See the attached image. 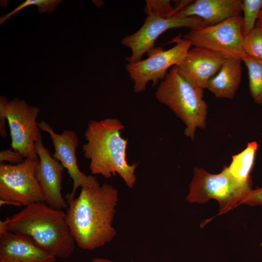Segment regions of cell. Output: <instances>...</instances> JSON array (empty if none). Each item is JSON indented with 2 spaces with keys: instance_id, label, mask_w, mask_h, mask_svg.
<instances>
[{
  "instance_id": "1",
  "label": "cell",
  "mask_w": 262,
  "mask_h": 262,
  "mask_svg": "<svg viewBox=\"0 0 262 262\" xmlns=\"http://www.w3.org/2000/svg\"><path fill=\"white\" fill-rule=\"evenodd\" d=\"M67 223L76 244L93 250L104 246L116 236L112 222L118 199L117 190L104 183L82 187L78 196L66 198Z\"/></svg>"
},
{
  "instance_id": "2",
  "label": "cell",
  "mask_w": 262,
  "mask_h": 262,
  "mask_svg": "<svg viewBox=\"0 0 262 262\" xmlns=\"http://www.w3.org/2000/svg\"><path fill=\"white\" fill-rule=\"evenodd\" d=\"M0 228L28 238L56 258L69 257L75 248L76 243L66 213L49 206L44 201L30 204L1 221Z\"/></svg>"
},
{
  "instance_id": "3",
  "label": "cell",
  "mask_w": 262,
  "mask_h": 262,
  "mask_svg": "<svg viewBox=\"0 0 262 262\" xmlns=\"http://www.w3.org/2000/svg\"><path fill=\"white\" fill-rule=\"evenodd\" d=\"M124 126L115 118L90 120L84 132L86 142L82 146L85 158L90 160L93 174L106 179L118 174L129 188L136 181L135 171L138 164L127 160L128 140L121 135Z\"/></svg>"
},
{
  "instance_id": "4",
  "label": "cell",
  "mask_w": 262,
  "mask_h": 262,
  "mask_svg": "<svg viewBox=\"0 0 262 262\" xmlns=\"http://www.w3.org/2000/svg\"><path fill=\"white\" fill-rule=\"evenodd\" d=\"M203 90L187 81L174 66L155 93L156 99L182 121L185 126L184 134L192 140L197 129L206 127L208 105L203 98Z\"/></svg>"
},
{
  "instance_id": "5",
  "label": "cell",
  "mask_w": 262,
  "mask_h": 262,
  "mask_svg": "<svg viewBox=\"0 0 262 262\" xmlns=\"http://www.w3.org/2000/svg\"><path fill=\"white\" fill-rule=\"evenodd\" d=\"M252 189V180L236 179L227 166L218 174L195 167L186 199L190 203L199 204L214 199L219 203L218 215H221L243 204Z\"/></svg>"
},
{
  "instance_id": "6",
  "label": "cell",
  "mask_w": 262,
  "mask_h": 262,
  "mask_svg": "<svg viewBox=\"0 0 262 262\" xmlns=\"http://www.w3.org/2000/svg\"><path fill=\"white\" fill-rule=\"evenodd\" d=\"M38 159L25 158L15 164H0V203L17 207L44 201L35 175Z\"/></svg>"
},
{
  "instance_id": "7",
  "label": "cell",
  "mask_w": 262,
  "mask_h": 262,
  "mask_svg": "<svg viewBox=\"0 0 262 262\" xmlns=\"http://www.w3.org/2000/svg\"><path fill=\"white\" fill-rule=\"evenodd\" d=\"M39 113V107L29 105L24 100L17 98L8 101L0 97V116L8 122L11 148L24 158L39 159L35 143L41 132L36 121Z\"/></svg>"
},
{
  "instance_id": "8",
  "label": "cell",
  "mask_w": 262,
  "mask_h": 262,
  "mask_svg": "<svg viewBox=\"0 0 262 262\" xmlns=\"http://www.w3.org/2000/svg\"><path fill=\"white\" fill-rule=\"evenodd\" d=\"M174 40L176 44L171 48L164 50L161 47L154 48L147 53V59L126 65L135 93L144 91L150 82L153 86L157 85L160 80L164 79L169 68L178 66L184 59L192 46L191 42L179 37Z\"/></svg>"
},
{
  "instance_id": "9",
  "label": "cell",
  "mask_w": 262,
  "mask_h": 262,
  "mask_svg": "<svg viewBox=\"0 0 262 262\" xmlns=\"http://www.w3.org/2000/svg\"><path fill=\"white\" fill-rule=\"evenodd\" d=\"M243 17H232L213 25L190 29L183 38L192 46L218 52L227 58L242 59L246 55L243 48Z\"/></svg>"
},
{
  "instance_id": "10",
  "label": "cell",
  "mask_w": 262,
  "mask_h": 262,
  "mask_svg": "<svg viewBox=\"0 0 262 262\" xmlns=\"http://www.w3.org/2000/svg\"><path fill=\"white\" fill-rule=\"evenodd\" d=\"M147 16L142 27L135 33L125 36L122 44L131 51L130 56L126 58L128 63L142 60L146 53L154 48L156 39L166 31L173 28H189L190 29L208 26L202 19L196 16L181 17L173 16L164 18L152 13Z\"/></svg>"
},
{
  "instance_id": "11",
  "label": "cell",
  "mask_w": 262,
  "mask_h": 262,
  "mask_svg": "<svg viewBox=\"0 0 262 262\" xmlns=\"http://www.w3.org/2000/svg\"><path fill=\"white\" fill-rule=\"evenodd\" d=\"M37 125L41 131L49 134L54 148L52 156L61 163L73 180L72 191L66 195L65 198H73L79 187L100 185L96 177L86 175L78 167L76 150L79 139L74 131L64 130L61 134H58L44 120L38 122Z\"/></svg>"
},
{
  "instance_id": "12",
  "label": "cell",
  "mask_w": 262,
  "mask_h": 262,
  "mask_svg": "<svg viewBox=\"0 0 262 262\" xmlns=\"http://www.w3.org/2000/svg\"><path fill=\"white\" fill-rule=\"evenodd\" d=\"M35 149L39 158L35 175L42 190L44 202L55 209H66L68 204L62 194L65 168L44 146L41 132L35 143Z\"/></svg>"
},
{
  "instance_id": "13",
  "label": "cell",
  "mask_w": 262,
  "mask_h": 262,
  "mask_svg": "<svg viewBox=\"0 0 262 262\" xmlns=\"http://www.w3.org/2000/svg\"><path fill=\"white\" fill-rule=\"evenodd\" d=\"M227 57L206 48H190L182 61L175 66L179 74L194 86L204 89L217 73Z\"/></svg>"
},
{
  "instance_id": "14",
  "label": "cell",
  "mask_w": 262,
  "mask_h": 262,
  "mask_svg": "<svg viewBox=\"0 0 262 262\" xmlns=\"http://www.w3.org/2000/svg\"><path fill=\"white\" fill-rule=\"evenodd\" d=\"M28 238L0 228V262H55Z\"/></svg>"
},
{
  "instance_id": "15",
  "label": "cell",
  "mask_w": 262,
  "mask_h": 262,
  "mask_svg": "<svg viewBox=\"0 0 262 262\" xmlns=\"http://www.w3.org/2000/svg\"><path fill=\"white\" fill-rule=\"evenodd\" d=\"M242 13V1L240 0H196L174 16L198 17L210 26L232 17L241 16Z\"/></svg>"
},
{
  "instance_id": "16",
  "label": "cell",
  "mask_w": 262,
  "mask_h": 262,
  "mask_svg": "<svg viewBox=\"0 0 262 262\" xmlns=\"http://www.w3.org/2000/svg\"><path fill=\"white\" fill-rule=\"evenodd\" d=\"M242 61L235 58H227L206 88L217 98L232 99L241 81Z\"/></svg>"
},
{
  "instance_id": "17",
  "label": "cell",
  "mask_w": 262,
  "mask_h": 262,
  "mask_svg": "<svg viewBox=\"0 0 262 262\" xmlns=\"http://www.w3.org/2000/svg\"><path fill=\"white\" fill-rule=\"evenodd\" d=\"M258 149V143L252 141L247 143L243 151L232 156L231 162L228 167L235 178L244 181L252 180L250 174Z\"/></svg>"
},
{
  "instance_id": "18",
  "label": "cell",
  "mask_w": 262,
  "mask_h": 262,
  "mask_svg": "<svg viewBox=\"0 0 262 262\" xmlns=\"http://www.w3.org/2000/svg\"><path fill=\"white\" fill-rule=\"evenodd\" d=\"M242 61L247 69L251 96L255 103L262 105V61L246 55Z\"/></svg>"
},
{
  "instance_id": "19",
  "label": "cell",
  "mask_w": 262,
  "mask_h": 262,
  "mask_svg": "<svg viewBox=\"0 0 262 262\" xmlns=\"http://www.w3.org/2000/svg\"><path fill=\"white\" fill-rule=\"evenodd\" d=\"M262 8V0H244L242 1V33L246 36L256 26L257 19Z\"/></svg>"
},
{
  "instance_id": "20",
  "label": "cell",
  "mask_w": 262,
  "mask_h": 262,
  "mask_svg": "<svg viewBox=\"0 0 262 262\" xmlns=\"http://www.w3.org/2000/svg\"><path fill=\"white\" fill-rule=\"evenodd\" d=\"M243 48L246 55L262 61V28L258 26L244 36Z\"/></svg>"
},
{
  "instance_id": "21",
  "label": "cell",
  "mask_w": 262,
  "mask_h": 262,
  "mask_svg": "<svg viewBox=\"0 0 262 262\" xmlns=\"http://www.w3.org/2000/svg\"><path fill=\"white\" fill-rule=\"evenodd\" d=\"M145 11L147 15L152 13L164 18L170 17L176 13L169 0H147Z\"/></svg>"
},
{
  "instance_id": "22",
  "label": "cell",
  "mask_w": 262,
  "mask_h": 262,
  "mask_svg": "<svg viewBox=\"0 0 262 262\" xmlns=\"http://www.w3.org/2000/svg\"><path fill=\"white\" fill-rule=\"evenodd\" d=\"M25 158L18 151L12 148L1 150L0 152V162H8L15 164L22 163Z\"/></svg>"
},
{
  "instance_id": "23",
  "label": "cell",
  "mask_w": 262,
  "mask_h": 262,
  "mask_svg": "<svg viewBox=\"0 0 262 262\" xmlns=\"http://www.w3.org/2000/svg\"><path fill=\"white\" fill-rule=\"evenodd\" d=\"M243 204L249 206H262V185L253 189Z\"/></svg>"
},
{
  "instance_id": "24",
  "label": "cell",
  "mask_w": 262,
  "mask_h": 262,
  "mask_svg": "<svg viewBox=\"0 0 262 262\" xmlns=\"http://www.w3.org/2000/svg\"><path fill=\"white\" fill-rule=\"evenodd\" d=\"M6 119L2 116H0V135L3 138H6L7 134L6 131Z\"/></svg>"
},
{
  "instance_id": "25",
  "label": "cell",
  "mask_w": 262,
  "mask_h": 262,
  "mask_svg": "<svg viewBox=\"0 0 262 262\" xmlns=\"http://www.w3.org/2000/svg\"><path fill=\"white\" fill-rule=\"evenodd\" d=\"M92 262H112V261L104 258H97L93 260Z\"/></svg>"
},
{
  "instance_id": "26",
  "label": "cell",
  "mask_w": 262,
  "mask_h": 262,
  "mask_svg": "<svg viewBox=\"0 0 262 262\" xmlns=\"http://www.w3.org/2000/svg\"><path fill=\"white\" fill-rule=\"evenodd\" d=\"M256 26H260L262 28V21L260 19H258L256 23Z\"/></svg>"
},
{
  "instance_id": "27",
  "label": "cell",
  "mask_w": 262,
  "mask_h": 262,
  "mask_svg": "<svg viewBox=\"0 0 262 262\" xmlns=\"http://www.w3.org/2000/svg\"><path fill=\"white\" fill-rule=\"evenodd\" d=\"M258 19H260L262 21V8L259 14Z\"/></svg>"
}]
</instances>
